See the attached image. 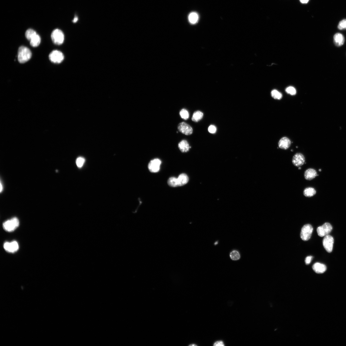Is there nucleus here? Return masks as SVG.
I'll return each instance as SVG.
<instances>
[{
  "label": "nucleus",
  "mask_w": 346,
  "mask_h": 346,
  "mask_svg": "<svg viewBox=\"0 0 346 346\" xmlns=\"http://www.w3.org/2000/svg\"><path fill=\"white\" fill-rule=\"evenodd\" d=\"M319 171H320H320H321V170L320 169L319 170Z\"/></svg>",
  "instance_id": "nucleus-38"
},
{
  "label": "nucleus",
  "mask_w": 346,
  "mask_h": 346,
  "mask_svg": "<svg viewBox=\"0 0 346 346\" xmlns=\"http://www.w3.org/2000/svg\"><path fill=\"white\" fill-rule=\"evenodd\" d=\"M32 54L30 50L26 47L21 46L18 52V60L20 63H24L31 58Z\"/></svg>",
  "instance_id": "nucleus-2"
},
{
  "label": "nucleus",
  "mask_w": 346,
  "mask_h": 346,
  "mask_svg": "<svg viewBox=\"0 0 346 346\" xmlns=\"http://www.w3.org/2000/svg\"><path fill=\"white\" fill-rule=\"evenodd\" d=\"M292 162L295 166L299 167L304 163L305 158L301 153H297L293 156Z\"/></svg>",
  "instance_id": "nucleus-11"
},
{
  "label": "nucleus",
  "mask_w": 346,
  "mask_h": 346,
  "mask_svg": "<svg viewBox=\"0 0 346 346\" xmlns=\"http://www.w3.org/2000/svg\"><path fill=\"white\" fill-rule=\"evenodd\" d=\"M313 228L311 225L307 224L304 225L302 229L300 236L304 241L308 240L311 237Z\"/></svg>",
  "instance_id": "nucleus-5"
},
{
  "label": "nucleus",
  "mask_w": 346,
  "mask_h": 346,
  "mask_svg": "<svg viewBox=\"0 0 346 346\" xmlns=\"http://www.w3.org/2000/svg\"><path fill=\"white\" fill-rule=\"evenodd\" d=\"M316 193V191L314 189L311 187H308L304 190L303 194L305 197H310L314 196Z\"/></svg>",
  "instance_id": "nucleus-19"
},
{
  "label": "nucleus",
  "mask_w": 346,
  "mask_h": 346,
  "mask_svg": "<svg viewBox=\"0 0 346 346\" xmlns=\"http://www.w3.org/2000/svg\"><path fill=\"white\" fill-rule=\"evenodd\" d=\"M214 346H224L225 345L222 341H219L215 342L213 344Z\"/></svg>",
  "instance_id": "nucleus-31"
},
{
  "label": "nucleus",
  "mask_w": 346,
  "mask_h": 346,
  "mask_svg": "<svg viewBox=\"0 0 346 346\" xmlns=\"http://www.w3.org/2000/svg\"><path fill=\"white\" fill-rule=\"evenodd\" d=\"M291 142L290 139L286 137H283L279 141V146L280 148L287 149L291 145Z\"/></svg>",
  "instance_id": "nucleus-15"
},
{
  "label": "nucleus",
  "mask_w": 346,
  "mask_h": 346,
  "mask_svg": "<svg viewBox=\"0 0 346 346\" xmlns=\"http://www.w3.org/2000/svg\"><path fill=\"white\" fill-rule=\"evenodd\" d=\"M309 0H300L301 2L303 4L307 3L309 1Z\"/></svg>",
  "instance_id": "nucleus-32"
},
{
  "label": "nucleus",
  "mask_w": 346,
  "mask_h": 346,
  "mask_svg": "<svg viewBox=\"0 0 346 346\" xmlns=\"http://www.w3.org/2000/svg\"><path fill=\"white\" fill-rule=\"evenodd\" d=\"M272 97L275 99L280 100L282 97V94L276 90H274L271 92Z\"/></svg>",
  "instance_id": "nucleus-24"
},
{
  "label": "nucleus",
  "mask_w": 346,
  "mask_h": 346,
  "mask_svg": "<svg viewBox=\"0 0 346 346\" xmlns=\"http://www.w3.org/2000/svg\"><path fill=\"white\" fill-rule=\"evenodd\" d=\"M313 258V257L309 256L307 257L305 259V263L306 264L308 265L311 262Z\"/></svg>",
  "instance_id": "nucleus-30"
},
{
  "label": "nucleus",
  "mask_w": 346,
  "mask_h": 346,
  "mask_svg": "<svg viewBox=\"0 0 346 346\" xmlns=\"http://www.w3.org/2000/svg\"><path fill=\"white\" fill-rule=\"evenodd\" d=\"M334 240L333 237L330 235L325 236L323 240V246L326 251L330 253L332 252L333 248Z\"/></svg>",
  "instance_id": "nucleus-8"
},
{
  "label": "nucleus",
  "mask_w": 346,
  "mask_h": 346,
  "mask_svg": "<svg viewBox=\"0 0 346 346\" xmlns=\"http://www.w3.org/2000/svg\"><path fill=\"white\" fill-rule=\"evenodd\" d=\"M334 42L337 46H341L344 43V37L341 33H336L334 36Z\"/></svg>",
  "instance_id": "nucleus-14"
},
{
  "label": "nucleus",
  "mask_w": 346,
  "mask_h": 346,
  "mask_svg": "<svg viewBox=\"0 0 346 346\" xmlns=\"http://www.w3.org/2000/svg\"><path fill=\"white\" fill-rule=\"evenodd\" d=\"M230 257L232 260H237L240 259V255L239 252L234 250L230 253Z\"/></svg>",
  "instance_id": "nucleus-23"
},
{
  "label": "nucleus",
  "mask_w": 346,
  "mask_h": 346,
  "mask_svg": "<svg viewBox=\"0 0 346 346\" xmlns=\"http://www.w3.org/2000/svg\"><path fill=\"white\" fill-rule=\"evenodd\" d=\"M4 248L7 251L14 253L18 250L19 245L18 243L16 241L11 242H6L4 244Z\"/></svg>",
  "instance_id": "nucleus-12"
},
{
  "label": "nucleus",
  "mask_w": 346,
  "mask_h": 346,
  "mask_svg": "<svg viewBox=\"0 0 346 346\" xmlns=\"http://www.w3.org/2000/svg\"><path fill=\"white\" fill-rule=\"evenodd\" d=\"M162 162L159 159H155L149 163L148 168L152 173H156L159 171Z\"/></svg>",
  "instance_id": "nucleus-9"
},
{
  "label": "nucleus",
  "mask_w": 346,
  "mask_h": 346,
  "mask_svg": "<svg viewBox=\"0 0 346 346\" xmlns=\"http://www.w3.org/2000/svg\"><path fill=\"white\" fill-rule=\"evenodd\" d=\"M178 129L180 132L186 135H191L193 131L192 127L185 122L180 123L178 126Z\"/></svg>",
  "instance_id": "nucleus-10"
},
{
  "label": "nucleus",
  "mask_w": 346,
  "mask_h": 346,
  "mask_svg": "<svg viewBox=\"0 0 346 346\" xmlns=\"http://www.w3.org/2000/svg\"><path fill=\"white\" fill-rule=\"evenodd\" d=\"M203 113L200 111H197L195 112L192 118L193 121L197 122L202 119L203 116Z\"/></svg>",
  "instance_id": "nucleus-20"
},
{
  "label": "nucleus",
  "mask_w": 346,
  "mask_h": 346,
  "mask_svg": "<svg viewBox=\"0 0 346 346\" xmlns=\"http://www.w3.org/2000/svg\"><path fill=\"white\" fill-rule=\"evenodd\" d=\"M85 162L84 158L82 157H78L76 160V164L77 167L79 168H82Z\"/></svg>",
  "instance_id": "nucleus-26"
},
{
  "label": "nucleus",
  "mask_w": 346,
  "mask_h": 346,
  "mask_svg": "<svg viewBox=\"0 0 346 346\" xmlns=\"http://www.w3.org/2000/svg\"><path fill=\"white\" fill-rule=\"evenodd\" d=\"M181 118L185 120L188 119L189 117V113L188 111L185 109L181 110L180 113Z\"/></svg>",
  "instance_id": "nucleus-25"
},
{
  "label": "nucleus",
  "mask_w": 346,
  "mask_h": 346,
  "mask_svg": "<svg viewBox=\"0 0 346 346\" xmlns=\"http://www.w3.org/2000/svg\"><path fill=\"white\" fill-rule=\"evenodd\" d=\"M37 34L35 30L32 29H30L26 31L25 35L28 40L30 41L32 37Z\"/></svg>",
  "instance_id": "nucleus-22"
},
{
  "label": "nucleus",
  "mask_w": 346,
  "mask_h": 346,
  "mask_svg": "<svg viewBox=\"0 0 346 346\" xmlns=\"http://www.w3.org/2000/svg\"><path fill=\"white\" fill-rule=\"evenodd\" d=\"M313 269L317 274H322L327 270V267L324 264L317 263L313 266Z\"/></svg>",
  "instance_id": "nucleus-16"
},
{
  "label": "nucleus",
  "mask_w": 346,
  "mask_h": 346,
  "mask_svg": "<svg viewBox=\"0 0 346 346\" xmlns=\"http://www.w3.org/2000/svg\"><path fill=\"white\" fill-rule=\"evenodd\" d=\"M189 178L186 174L182 173L180 174L178 178L172 177L169 179L168 184L170 186L176 187L184 185L188 183Z\"/></svg>",
  "instance_id": "nucleus-1"
},
{
  "label": "nucleus",
  "mask_w": 346,
  "mask_h": 346,
  "mask_svg": "<svg viewBox=\"0 0 346 346\" xmlns=\"http://www.w3.org/2000/svg\"><path fill=\"white\" fill-rule=\"evenodd\" d=\"M178 147L180 151L183 153L188 152L191 148L188 141L185 140L180 142L178 144Z\"/></svg>",
  "instance_id": "nucleus-17"
},
{
  "label": "nucleus",
  "mask_w": 346,
  "mask_h": 346,
  "mask_svg": "<svg viewBox=\"0 0 346 346\" xmlns=\"http://www.w3.org/2000/svg\"><path fill=\"white\" fill-rule=\"evenodd\" d=\"M49 57L50 61L53 63L59 64L64 60V56L60 51L55 50L50 54Z\"/></svg>",
  "instance_id": "nucleus-6"
},
{
  "label": "nucleus",
  "mask_w": 346,
  "mask_h": 346,
  "mask_svg": "<svg viewBox=\"0 0 346 346\" xmlns=\"http://www.w3.org/2000/svg\"><path fill=\"white\" fill-rule=\"evenodd\" d=\"M301 167H299V168H298V169H299V170H301Z\"/></svg>",
  "instance_id": "nucleus-37"
},
{
  "label": "nucleus",
  "mask_w": 346,
  "mask_h": 346,
  "mask_svg": "<svg viewBox=\"0 0 346 346\" xmlns=\"http://www.w3.org/2000/svg\"><path fill=\"white\" fill-rule=\"evenodd\" d=\"M218 243V242H215V245H217V244Z\"/></svg>",
  "instance_id": "nucleus-35"
},
{
  "label": "nucleus",
  "mask_w": 346,
  "mask_h": 346,
  "mask_svg": "<svg viewBox=\"0 0 346 346\" xmlns=\"http://www.w3.org/2000/svg\"><path fill=\"white\" fill-rule=\"evenodd\" d=\"M3 186L2 185V183H1V192H2V190H3Z\"/></svg>",
  "instance_id": "nucleus-34"
},
{
  "label": "nucleus",
  "mask_w": 346,
  "mask_h": 346,
  "mask_svg": "<svg viewBox=\"0 0 346 346\" xmlns=\"http://www.w3.org/2000/svg\"><path fill=\"white\" fill-rule=\"evenodd\" d=\"M19 225L18 219L15 217L5 221L3 224V227L5 230L12 232L18 228Z\"/></svg>",
  "instance_id": "nucleus-3"
},
{
  "label": "nucleus",
  "mask_w": 346,
  "mask_h": 346,
  "mask_svg": "<svg viewBox=\"0 0 346 346\" xmlns=\"http://www.w3.org/2000/svg\"><path fill=\"white\" fill-rule=\"evenodd\" d=\"M338 28L340 30L346 29V19H344L339 22Z\"/></svg>",
  "instance_id": "nucleus-28"
},
{
  "label": "nucleus",
  "mask_w": 346,
  "mask_h": 346,
  "mask_svg": "<svg viewBox=\"0 0 346 346\" xmlns=\"http://www.w3.org/2000/svg\"><path fill=\"white\" fill-rule=\"evenodd\" d=\"M217 128L213 125L210 126L208 128V132L212 134L215 133L217 132Z\"/></svg>",
  "instance_id": "nucleus-29"
},
{
  "label": "nucleus",
  "mask_w": 346,
  "mask_h": 346,
  "mask_svg": "<svg viewBox=\"0 0 346 346\" xmlns=\"http://www.w3.org/2000/svg\"><path fill=\"white\" fill-rule=\"evenodd\" d=\"M317 175V173L314 169L310 168L306 170L304 176L306 180H310L314 179Z\"/></svg>",
  "instance_id": "nucleus-13"
},
{
  "label": "nucleus",
  "mask_w": 346,
  "mask_h": 346,
  "mask_svg": "<svg viewBox=\"0 0 346 346\" xmlns=\"http://www.w3.org/2000/svg\"><path fill=\"white\" fill-rule=\"evenodd\" d=\"M51 37L53 43L56 45H60L64 42V33L59 29H55L52 32Z\"/></svg>",
  "instance_id": "nucleus-4"
},
{
  "label": "nucleus",
  "mask_w": 346,
  "mask_h": 346,
  "mask_svg": "<svg viewBox=\"0 0 346 346\" xmlns=\"http://www.w3.org/2000/svg\"><path fill=\"white\" fill-rule=\"evenodd\" d=\"M286 92L288 94L292 95H296L297 93L296 90L294 87L290 86L287 88L286 89Z\"/></svg>",
  "instance_id": "nucleus-27"
},
{
  "label": "nucleus",
  "mask_w": 346,
  "mask_h": 346,
  "mask_svg": "<svg viewBox=\"0 0 346 346\" xmlns=\"http://www.w3.org/2000/svg\"><path fill=\"white\" fill-rule=\"evenodd\" d=\"M30 44L34 47L38 46L41 42V38L37 34L33 36L30 40Z\"/></svg>",
  "instance_id": "nucleus-18"
},
{
  "label": "nucleus",
  "mask_w": 346,
  "mask_h": 346,
  "mask_svg": "<svg viewBox=\"0 0 346 346\" xmlns=\"http://www.w3.org/2000/svg\"><path fill=\"white\" fill-rule=\"evenodd\" d=\"M198 19H199V16L196 13L192 12L189 15V20L191 24H194L197 23Z\"/></svg>",
  "instance_id": "nucleus-21"
},
{
  "label": "nucleus",
  "mask_w": 346,
  "mask_h": 346,
  "mask_svg": "<svg viewBox=\"0 0 346 346\" xmlns=\"http://www.w3.org/2000/svg\"><path fill=\"white\" fill-rule=\"evenodd\" d=\"M191 345V346H193V345H194V346H197V345H196V344H191V345Z\"/></svg>",
  "instance_id": "nucleus-36"
},
{
  "label": "nucleus",
  "mask_w": 346,
  "mask_h": 346,
  "mask_svg": "<svg viewBox=\"0 0 346 346\" xmlns=\"http://www.w3.org/2000/svg\"><path fill=\"white\" fill-rule=\"evenodd\" d=\"M332 227L328 223H325L317 229V234L321 237H323L328 235L332 230Z\"/></svg>",
  "instance_id": "nucleus-7"
},
{
  "label": "nucleus",
  "mask_w": 346,
  "mask_h": 346,
  "mask_svg": "<svg viewBox=\"0 0 346 346\" xmlns=\"http://www.w3.org/2000/svg\"><path fill=\"white\" fill-rule=\"evenodd\" d=\"M78 20V18L77 17H75V18H74L72 21L74 23H76Z\"/></svg>",
  "instance_id": "nucleus-33"
}]
</instances>
